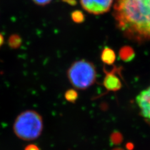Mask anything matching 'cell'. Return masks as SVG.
I'll use <instances>...</instances> for the list:
<instances>
[{
  "label": "cell",
  "mask_w": 150,
  "mask_h": 150,
  "mask_svg": "<svg viewBox=\"0 0 150 150\" xmlns=\"http://www.w3.org/2000/svg\"><path fill=\"white\" fill-rule=\"evenodd\" d=\"M64 98L68 102L74 103L77 100L78 98V94L76 90L74 89H70V90H67L65 93Z\"/></svg>",
  "instance_id": "obj_10"
},
{
  "label": "cell",
  "mask_w": 150,
  "mask_h": 150,
  "mask_svg": "<svg viewBox=\"0 0 150 150\" xmlns=\"http://www.w3.org/2000/svg\"><path fill=\"white\" fill-rule=\"evenodd\" d=\"M141 113L150 121V86L141 92L137 97Z\"/></svg>",
  "instance_id": "obj_5"
},
{
  "label": "cell",
  "mask_w": 150,
  "mask_h": 150,
  "mask_svg": "<svg viewBox=\"0 0 150 150\" xmlns=\"http://www.w3.org/2000/svg\"><path fill=\"white\" fill-rule=\"evenodd\" d=\"M106 76L103 80V86L106 90L110 91H117L122 87V83L119 77L115 73V71L108 72L105 71Z\"/></svg>",
  "instance_id": "obj_6"
},
{
  "label": "cell",
  "mask_w": 150,
  "mask_h": 150,
  "mask_svg": "<svg viewBox=\"0 0 150 150\" xmlns=\"http://www.w3.org/2000/svg\"><path fill=\"white\" fill-rule=\"evenodd\" d=\"M113 15L125 35L138 41L150 39V0H116Z\"/></svg>",
  "instance_id": "obj_1"
},
{
  "label": "cell",
  "mask_w": 150,
  "mask_h": 150,
  "mask_svg": "<svg viewBox=\"0 0 150 150\" xmlns=\"http://www.w3.org/2000/svg\"><path fill=\"white\" fill-rule=\"evenodd\" d=\"M43 129L41 116L35 111L27 110L19 115L13 125V130L16 137L25 141L37 139Z\"/></svg>",
  "instance_id": "obj_2"
},
{
  "label": "cell",
  "mask_w": 150,
  "mask_h": 150,
  "mask_svg": "<svg viewBox=\"0 0 150 150\" xmlns=\"http://www.w3.org/2000/svg\"><path fill=\"white\" fill-rule=\"evenodd\" d=\"M113 0H80L82 8L92 15H101L108 11Z\"/></svg>",
  "instance_id": "obj_4"
},
{
  "label": "cell",
  "mask_w": 150,
  "mask_h": 150,
  "mask_svg": "<svg viewBox=\"0 0 150 150\" xmlns=\"http://www.w3.org/2000/svg\"><path fill=\"white\" fill-rule=\"evenodd\" d=\"M63 2H65L68 3V4H70L71 6H75L76 4V0H62Z\"/></svg>",
  "instance_id": "obj_15"
},
{
  "label": "cell",
  "mask_w": 150,
  "mask_h": 150,
  "mask_svg": "<svg viewBox=\"0 0 150 150\" xmlns=\"http://www.w3.org/2000/svg\"><path fill=\"white\" fill-rule=\"evenodd\" d=\"M8 45L13 49H18L20 48L22 43L21 38L17 34H13L9 37Z\"/></svg>",
  "instance_id": "obj_9"
},
{
  "label": "cell",
  "mask_w": 150,
  "mask_h": 150,
  "mask_svg": "<svg viewBox=\"0 0 150 150\" xmlns=\"http://www.w3.org/2000/svg\"><path fill=\"white\" fill-rule=\"evenodd\" d=\"M36 4L39 6H45L49 4L52 0H32Z\"/></svg>",
  "instance_id": "obj_12"
},
{
  "label": "cell",
  "mask_w": 150,
  "mask_h": 150,
  "mask_svg": "<svg viewBox=\"0 0 150 150\" xmlns=\"http://www.w3.org/2000/svg\"><path fill=\"white\" fill-rule=\"evenodd\" d=\"M114 150H124V149H120V148H116V149H114Z\"/></svg>",
  "instance_id": "obj_17"
},
{
  "label": "cell",
  "mask_w": 150,
  "mask_h": 150,
  "mask_svg": "<svg viewBox=\"0 0 150 150\" xmlns=\"http://www.w3.org/2000/svg\"><path fill=\"white\" fill-rule=\"evenodd\" d=\"M101 59L105 64L111 65L115 63L116 60V54L111 48L109 47H105L101 52Z\"/></svg>",
  "instance_id": "obj_7"
},
{
  "label": "cell",
  "mask_w": 150,
  "mask_h": 150,
  "mask_svg": "<svg viewBox=\"0 0 150 150\" xmlns=\"http://www.w3.org/2000/svg\"><path fill=\"white\" fill-rule=\"evenodd\" d=\"M72 20L76 23H82L85 20V16L84 13L80 10H75L71 14Z\"/></svg>",
  "instance_id": "obj_11"
},
{
  "label": "cell",
  "mask_w": 150,
  "mask_h": 150,
  "mask_svg": "<svg viewBox=\"0 0 150 150\" xmlns=\"http://www.w3.org/2000/svg\"><path fill=\"white\" fill-rule=\"evenodd\" d=\"M25 150H40V149L36 146V145L30 144L25 148Z\"/></svg>",
  "instance_id": "obj_14"
},
{
  "label": "cell",
  "mask_w": 150,
  "mask_h": 150,
  "mask_svg": "<svg viewBox=\"0 0 150 150\" xmlns=\"http://www.w3.org/2000/svg\"><path fill=\"white\" fill-rule=\"evenodd\" d=\"M134 51L130 46H125L120 51V57L124 62H129L134 57Z\"/></svg>",
  "instance_id": "obj_8"
},
{
  "label": "cell",
  "mask_w": 150,
  "mask_h": 150,
  "mask_svg": "<svg viewBox=\"0 0 150 150\" xmlns=\"http://www.w3.org/2000/svg\"><path fill=\"white\" fill-rule=\"evenodd\" d=\"M67 76L74 88L84 90L95 83L96 70L91 62L85 59L78 60L69 67Z\"/></svg>",
  "instance_id": "obj_3"
},
{
  "label": "cell",
  "mask_w": 150,
  "mask_h": 150,
  "mask_svg": "<svg viewBox=\"0 0 150 150\" xmlns=\"http://www.w3.org/2000/svg\"><path fill=\"white\" fill-rule=\"evenodd\" d=\"M121 136L120 133H115L112 136V142L114 143H119L121 142Z\"/></svg>",
  "instance_id": "obj_13"
},
{
  "label": "cell",
  "mask_w": 150,
  "mask_h": 150,
  "mask_svg": "<svg viewBox=\"0 0 150 150\" xmlns=\"http://www.w3.org/2000/svg\"><path fill=\"white\" fill-rule=\"evenodd\" d=\"M4 37L2 34L0 33V48H1V47L3 46V45L4 43Z\"/></svg>",
  "instance_id": "obj_16"
}]
</instances>
